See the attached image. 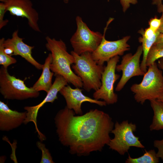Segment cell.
Instances as JSON below:
<instances>
[{"label":"cell","mask_w":163,"mask_h":163,"mask_svg":"<svg viewBox=\"0 0 163 163\" xmlns=\"http://www.w3.org/2000/svg\"><path fill=\"white\" fill-rule=\"evenodd\" d=\"M75 113L66 106L55 115L56 131L60 143L69 148L70 154L79 156L101 151L111 139L110 134L114 127L111 117L97 109L83 115Z\"/></svg>","instance_id":"cell-1"},{"label":"cell","mask_w":163,"mask_h":163,"mask_svg":"<svg viewBox=\"0 0 163 163\" xmlns=\"http://www.w3.org/2000/svg\"><path fill=\"white\" fill-rule=\"evenodd\" d=\"M46 47L50 51L52 61L50 68L55 76L59 75L64 77L69 83H71L76 88L83 87L81 78L72 71L71 66L74 63L73 55L67 50L66 45L62 40H56L47 36Z\"/></svg>","instance_id":"cell-2"},{"label":"cell","mask_w":163,"mask_h":163,"mask_svg":"<svg viewBox=\"0 0 163 163\" xmlns=\"http://www.w3.org/2000/svg\"><path fill=\"white\" fill-rule=\"evenodd\" d=\"M70 53L75 59L72 68L81 78L84 89L87 92L99 89L105 66L98 64L93 58L92 53L87 52L78 55L72 51Z\"/></svg>","instance_id":"cell-3"},{"label":"cell","mask_w":163,"mask_h":163,"mask_svg":"<svg viewBox=\"0 0 163 163\" xmlns=\"http://www.w3.org/2000/svg\"><path fill=\"white\" fill-rule=\"evenodd\" d=\"M148 67L141 82L130 88L136 101L141 104L146 100H157L163 92V71L155 62Z\"/></svg>","instance_id":"cell-4"},{"label":"cell","mask_w":163,"mask_h":163,"mask_svg":"<svg viewBox=\"0 0 163 163\" xmlns=\"http://www.w3.org/2000/svg\"><path fill=\"white\" fill-rule=\"evenodd\" d=\"M136 127L135 124L129 123L128 120L120 123L116 122L111 132L114 137L111 139L107 145L109 148L121 155H124L128 152L131 147L145 148L139 140V137L134 134Z\"/></svg>","instance_id":"cell-5"},{"label":"cell","mask_w":163,"mask_h":163,"mask_svg":"<svg viewBox=\"0 0 163 163\" xmlns=\"http://www.w3.org/2000/svg\"><path fill=\"white\" fill-rule=\"evenodd\" d=\"M0 92L3 97L8 100H23L37 97L39 91L32 87H28L24 81L11 75L6 68L0 69Z\"/></svg>","instance_id":"cell-6"},{"label":"cell","mask_w":163,"mask_h":163,"mask_svg":"<svg viewBox=\"0 0 163 163\" xmlns=\"http://www.w3.org/2000/svg\"><path fill=\"white\" fill-rule=\"evenodd\" d=\"M75 20L77 29L70 39L73 51L78 55L87 52L92 53L101 43L103 34L91 30L80 16H77Z\"/></svg>","instance_id":"cell-7"},{"label":"cell","mask_w":163,"mask_h":163,"mask_svg":"<svg viewBox=\"0 0 163 163\" xmlns=\"http://www.w3.org/2000/svg\"><path fill=\"white\" fill-rule=\"evenodd\" d=\"M120 56H116L107 62L102 75L101 87L93 93L94 98L103 100L107 104H113L118 101V96L114 91V85L120 75L116 73V67Z\"/></svg>","instance_id":"cell-8"},{"label":"cell","mask_w":163,"mask_h":163,"mask_svg":"<svg viewBox=\"0 0 163 163\" xmlns=\"http://www.w3.org/2000/svg\"><path fill=\"white\" fill-rule=\"evenodd\" d=\"M113 18H110L105 27L102 41L97 49L92 53L93 58L97 63L104 65L111 58L117 56L123 55L124 52L129 50L130 46L127 43L130 36H126L122 39L115 41H109L105 38L106 32Z\"/></svg>","instance_id":"cell-9"},{"label":"cell","mask_w":163,"mask_h":163,"mask_svg":"<svg viewBox=\"0 0 163 163\" xmlns=\"http://www.w3.org/2000/svg\"><path fill=\"white\" fill-rule=\"evenodd\" d=\"M142 53V47L140 45L134 54L128 53L122 57L120 63L116 67L117 72H122V75L115 88L116 91L122 90L131 78L144 75L145 72L142 70L140 63Z\"/></svg>","instance_id":"cell-10"},{"label":"cell","mask_w":163,"mask_h":163,"mask_svg":"<svg viewBox=\"0 0 163 163\" xmlns=\"http://www.w3.org/2000/svg\"><path fill=\"white\" fill-rule=\"evenodd\" d=\"M52 85L44 99L39 104L34 106H25L24 109L27 112V117L24 124H26L30 122H33L35 126L38 136L41 141L46 139L45 136L39 130L37 125V118L40 109L46 103H53L58 99L57 94L68 83L66 79L61 75H57Z\"/></svg>","instance_id":"cell-11"},{"label":"cell","mask_w":163,"mask_h":163,"mask_svg":"<svg viewBox=\"0 0 163 163\" xmlns=\"http://www.w3.org/2000/svg\"><path fill=\"white\" fill-rule=\"evenodd\" d=\"M5 3L6 11L12 15L27 18L32 29L36 32H41L38 24L39 14L33 8L30 0H8Z\"/></svg>","instance_id":"cell-12"},{"label":"cell","mask_w":163,"mask_h":163,"mask_svg":"<svg viewBox=\"0 0 163 163\" xmlns=\"http://www.w3.org/2000/svg\"><path fill=\"white\" fill-rule=\"evenodd\" d=\"M82 90L80 88H73L69 85H67L59 91L65 100L66 106L69 109L73 110L76 114L79 115L82 114L81 106L84 102L95 104L101 107L106 106L107 104L104 101L96 100L84 95L82 93Z\"/></svg>","instance_id":"cell-13"},{"label":"cell","mask_w":163,"mask_h":163,"mask_svg":"<svg viewBox=\"0 0 163 163\" xmlns=\"http://www.w3.org/2000/svg\"><path fill=\"white\" fill-rule=\"evenodd\" d=\"M23 39L19 37L18 30H17L13 32L11 38L5 40L3 45L5 48H10L12 50V56H20L38 69H42L43 64L36 61L32 55V51L34 47L25 43Z\"/></svg>","instance_id":"cell-14"},{"label":"cell","mask_w":163,"mask_h":163,"mask_svg":"<svg viewBox=\"0 0 163 163\" xmlns=\"http://www.w3.org/2000/svg\"><path fill=\"white\" fill-rule=\"evenodd\" d=\"M26 111L20 112L11 109L4 102L0 101V130L8 132L24 123Z\"/></svg>","instance_id":"cell-15"},{"label":"cell","mask_w":163,"mask_h":163,"mask_svg":"<svg viewBox=\"0 0 163 163\" xmlns=\"http://www.w3.org/2000/svg\"><path fill=\"white\" fill-rule=\"evenodd\" d=\"M52 61V55L51 53H50L43 64V71L41 75L32 87L36 91H43L47 93L53 85L52 80L54 74L51 71L50 68Z\"/></svg>","instance_id":"cell-16"},{"label":"cell","mask_w":163,"mask_h":163,"mask_svg":"<svg viewBox=\"0 0 163 163\" xmlns=\"http://www.w3.org/2000/svg\"><path fill=\"white\" fill-rule=\"evenodd\" d=\"M150 101L153 112L152 121L149 126L150 130H163V103L157 100Z\"/></svg>","instance_id":"cell-17"},{"label":"cell","mask_w":163,"mask_h":163,"mask_svg":"<svg viewBox=\"0 0 163 163\" xmlns=\"http://www.w3.org/2000/svg\"><path fill=\"white\" fill-rule=\"evenodd\" d=\"M159 32L157 31L153 37L151 39H147L144 36L142 35L138 39L139 41L142 43L143 50V56L142 60L140 63V67L142 70L146 72L147 71L146 65V60L148 53L151 48L155 42L156 38Z\"/></svg>","instance_id":"cell-18"},{"label":"cell","mask_w":163,"mask_h":163,"mask_svg":"<svg viewBox=\"0 0 163 163\" xmlns=\"http://www.w3.org/2000/svg\"><path fill=\"white\" fill-rule=\"evenodd\" d=\"M159 158L154 149L145 150L144 154L138 158H133L129 154L125 161L126 163H158Z\"/></svg>","instance_id":"cell-19"},{"label":"cell","mask_w":163,"mask_h":163,"mask_svg":"<svg viewBox=\"0 0 163 163\" xmlns=\"http://www.w3.org/2000/svg\"><path fill=\"white\" fill-rule=\"evenodd\" d=\"M5 40L4 37L0 39V64L5 68H8L10 65L16 63L17 60L5 52V48L3 45Z\"/></svg>","instance_id":"cell-20"},{"label":"cell","mask_w":163,"mask_h":163,"mask_svg":"<svg viewBox=\"0 0 163 163\" xmlns=\"http://www.w3.org/2000/svg\"><path fill=\"white\" fill-rule=\"evenodd\" d=\"M163 58V47L153 44L150 49L146 60V65L148 67L156 61Z\"/></svg>","instance_id":"cell-21"},{"label":"cell","mask_w":163,"mask_h":163,"mask_svg":"<svg viewBox=\"0 0 163 163\" xmlns=\"http://www.w3.org/2000/svg\"><path fill=\"white\" fill-rule=\"evenodd\" d=\"M37 147L41 150L42 153L40 163H54L49 150L46 147L42 141H38L36 142Z\"/></svg>","instance_id":"cell-22"},{"label":"cell","mask_w":163,"mask_h":163,"mask_svg":"<svg viewBox=\"0 0 163 163\" xmlns=\"http://www.w3.org/2000/svg\"><path fill=\"white\" fill-rule=\"evenodd\" d=\"M6 11V5L5 3H0V29L6 26L9 21L7 19L4 20V15Z\"/></svg>","instance_id":"cell-23"},{"label":"cell","mask_w":163,"mask_h":163,"mask_svg":"<svg viewBox=\"0 0 163 163\" xmlns=\"http://www.w3.org/2000/svg\"><path fill=\"white\" fill-rule=\"evenodd\" d=\"M148 23L149 27L155 32H156L158 31L161 24V19L155 16L154 17L151 18Z\"/></svg>","instance_id":"cell-24"},{"label":"cell","mask_w":163,"mask_h":163,"mask_svg":"<svg viewBox=\"0 0 163 163\" xmlns=\"http://www.w3.org/2000/svg\"><path fill=\"white\" fill-rule=\"evenodd\" d=\"M153 145L158 149L157 154L158 157L163 161V138L161 140H154Z\"/></svg>","instance_id":"cell-25"},{"label":"cell","mask_w":163,"mask_h":163,"mask_svg":"<svg viewBox=\"0 0 163 163\" xmlns=\"http://www.w3.org/2000/svg\"><path fill=\"white\" fill-rule=\"evenodd\" d=\"M156 32L149 27L145 30L142 28L138 31L139 34L144 36L146 38L149 39L153 37Z\"/></svg>","instance_id":"cell-26"},{"label":"cell","mask_w":163,"mask_h":163,"mask_svg":"<svg viewBox=\"0 0 163 163\" xmlns=\"http://www.w3.org/2000/svg\"><path fill=\"white\" fill-rule=\"evenodd\" d=\"M122 7V11L125 13L130 7L131 4L136 5L138 3L137 0H119Z\"/></svg>","instance_id":"cell-27"},{"label":"cell","mask_w":163,"mask_h":163,"mask_svg":"<svg viewBox=\"0 0 163 163\" xmlns=\"http://www.w3.org/2000/svg\"><path fill=\"white\" fill-rule=\"evenodd\" d=\"M157 7L158 12L161 13V15L160 18L161 20V24L158 31L160 33H163V4L162 3L158 6Z\"/></svg>","instance_id":"cell-28"},{"label":"cell","mask_w":163,"mask_h":163,"mask_svg":"<svg viewBox=\"0 0 163 163\" xmlns=\"http://www.w3.org/2000/svg\"><path fill=\"white\" fill-rule=\"evenodd\" d=\"M154 44L158 47H163V33H159Z\"/></svg>","instance_id":"cell-29"},{"label":"cell","mask_w":163,"mask_h":163,"mask_svg":"<svg viewBox=\"0 0 163 163\" xmlns=\"http://www.w3.org/2000/svg\"><path fill=\"white\" fill-rule=\"evenodd\" d=\"M158 67L163 72V58L158 59ZM157 100L163 103V92Z\"/></svg>","instance_id":"cell-30"},{"label":"cell","mask_w":163,"mask_h":163,"mask_svg":"<svg viewBox=\"0 0 163 163\" xmlns=\"http://www.w3.org/2000/svg\"><path fill=\"white\" fill-rule=\"evenodd\" d=\"M163 0H151L152 4L157 6L162 4Z\"/></svg>","instance_id":"cell-31"},{"label":"cell","mask_w":163,"mask_h":163,"mask_svg":"<svg viewBox=\"0 0 163 163\" xmlns=\"http://www.w3.org/2000/svg\"><path fill=\"white\" fill-rule=\"evenodd\" d=\"M8 0H0V1L1 2L5 3Z\"/></svg>","instance_id":"cell-32"},{"label":"cell","mask_w":163,"mask_h":163,"mask_svg":"<svg viewBox=\"0 0 163 163\" xmlns=\"http://www.w3.org/2000/svg\"><path fill=\"white\" fill-rule=\"evenodd\" d=\"M69 0H63L64 2L66 4L68 3Z\"/></svg>","instance_id":"cell-33"}]
</instances>
